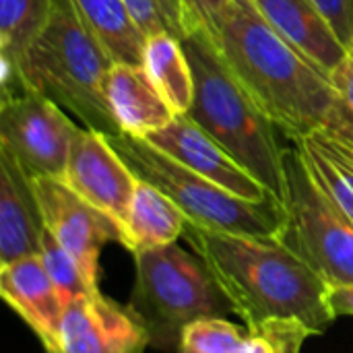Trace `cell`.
<instances>
[{
	"label": "cell",
	"instance_id": "12",
	"mask_svg": "<svg viewBox=\"0 0 353 353\" xmlns=\"http://www.w3.org/2000/svg\"><path fill=\"white\" fill-rule=\"evenodd\" d=\"M145 141L176 159L178 163L190 168L192 172L205 176L207 180L242 199L277 201L188 114L176 116L168 126L151 132Z\"/></svg>",
	"mask_w": 353,
	"mask_h": 353
},
{
	"label": "cell",
	"instance_id": "6",
	"mask_svg": "<svg viewBox=\"0 0 353 353\" xmlns=\"http://www.w3.org/2000/svg\"><path fill=\"white\" fill-rule=\"evenodd\" d=\"M108 139L130 172L172 199L188 223L228 234L281 238L288 215L279 201L242 199L178 163L145 139L128 134Z\"/></svg>",
	"mask_w": 353,
	"mask_h": 353
},
{
	"label": "cell",
	"instance_id": "16",
	"mask_svg": "<svg viewBox=\"0 0 353 353\" xmlns=\"http://www.w3.org/2000/svg\"><path fill=\"white\" fill-rule=\"evenodd\" d=\"M108 101L120 132L137 139H147L176 118L143 64L116 62L112 66Z\"/></svg>",
	"mask_w": 353,
	"mask_h": 353
},
{
	"label": "cell",
	"instance_id": "24",
	"mask_svg": "<svg viewBox=\"0 0 353 353\" xmlns=\"http://www.w3.org/2000/svg\"><path fill=\"white\" fill-rule=\"evenodd\" d=\"M39 259L52 279V283L56 285L60 298L64 300V304H68L70 300L97 292L99 288H93L83 271L79 269L77 261L54 240V236L46 230L43 240H41V248H39Z\"/></svg>",
	"mask_w": 353,
	"mask_h": 353
},
{
	"label": "cell",
	"instance_id": "4",
	"mask_svg": "<svg viewBox=\"0 0 353 353\" xmlns=\"http://www.w3.org/2000/svg\"><path fill=\"white\" fill-rule=\"evenodd\" d=\"M182 46L194 74L188 116L283 205L285 145L279 141V128L244 89L213 39L194 33L186 35Z\"/></svg>",
	"mask_w": 353,
	"mask_h": 353
},
{
	"label": "cell",
	"instance_id": "25",
	"mask_svg": "<svg viewBox=\"0 0 353 353\" xmlns=\"http://www.w3.org/2000/svg\"><path fill=\"white\" fill-rule=\"evenodd\" d=\"M134 23L145 37L155 33H172L184 39V21L180 0H124Z\"/></svg>",
	"mask_w": 353,
	"mask_h": 353
},
{
	"label": "cell",
	"instance_id": "3",
	"mask_svg": "<svg viewBox=\"0 0 353 353\" xmlns=\"http://www.w3.org/2000/svg\"><path fill=\"white\" fill-rule=\"evenodd\" d=\"M114 58L79 17L72 0H52L50 17L25 50L17 72L29 91L62 108L83 128L122 134L108 101Z\"/></svg>",
	"mask_w": 353,
	"mask_h": 353
},
{
	"label": "cell",
	"instance_id": "9",
	"mask_svg": "<svg viewBox=\"0 0 353 353\" xmlns=\"http://www.w3.org/2000/svg\"><path fill=\"white\" fill-rule=\"evenodd\" d=\"M33 190L46 230L77 261L85 279L99 288L101 250L108 242L122 244L120 225L81 199L60 178H37Z\"/></svg>",
	"mask_w": 353,
	"mask_h": 353
},
{
	"label": "cell",
	"instance_id": "14",
	"mask_svg": "<svg viewBox=\"0 0 353 353\" xmlns=\"http://www.w3.org/2000/svg\"><path fill=\"white\" fill-rule=\"evenodd\" d=\"M43 234L33 180L0 153V267L39 254Z\"/></svg>",
	"mask_w": 353,
	"mask_h": 353
},
{
	"label": "cell",
	"instance_id": "23",
	"mask_svg": "<svg viewBox=\"0 0 353 353\" xmlns=\"http://www.w3.org/2000/svg\"><path fill=\"white\" fill-rule=\"evenodd\" d=\"M248 337V331L225 316H207L184 329L180 347L194 353H242Z\"/></svg>",
	"mask_w": 353,
	"mask_h": 353
},
{
	"label": "cell",
	"instance_id": "21",
	"mask_svg": "<svg viewBox=\"0 0 353 353\" xmlns=\"http://www.w3.org/2000/svg\"><path fill=\"white\" fill-rule=\"evenodd\" d=\"M52 0H0V68L17 70L25 50L43 29Z\"/></svg>",
	"mask_w": 353,
	"mask_h": 353
},
{
	"label": "cell",
	"instance_id": "17",
	"mask_svg": "<svg viewBox=\"0 0 353 353\" xmlns=\"http://www.w3.org/2000/svg\"><path fill=\"white\" fill-rule=\"evenodd\" d=\"M186 215L153 184L137 178L124 221L122 246L130 252H145L176 244L186 230Z\"/></svg>",
	"mask_w": 353,
	"mask_h": 353
},
{
	"label": "cell",
	"instance_id": "8",
	"mask_svg": "<svg viewBox=\"0 0 353 353\" xmlns=\"http://www.w3.org/2000/svg\"><path fill=\"white\" fill-rule=\"evenodd\" d=\"M81 126L35 91L0 101V153L27 178H64L72 141Z\"/></svg>",
	"mask_w": 353,
	"mask_h": 353
},
{
	"label": "cell",
	"instance_id": "26",
	"mask_svg": "<svg viewBox=\"0 0 353 353\" xmlns=\"http://www.w3.org/2000/svg\"><path fill=\"white\" fill-rule=\"evenodd\" d=\"M230 2L232 0H180L186 35L201 33V35L213 39L217 46L221 23L225 19Z\"/></svg>",
	"mask_w": 353,
	"mask_h": 353
},
{
	"label": "cell",
	"instance_id": "7",
	"mask_svg": "<svg viewBox=\"0 0 353 353\" xmlns=\"http://www.w3.org/2000/svg\"><path fill=\"white\" fill-rule=\"evenodd\" d=\"M283 163L288 221L279 240L331 288L353 285V223L319 190L294 141L285 145Z\"/></svg>",
	"mask_w": 353,
	"mask_h": 353
},
{
	"label": "cell",
	"instance_id": "27",
	"mask_svg": "<svg viewBox=\"0 0 353 353\" xmlns=\"http://www.w3.org/2000/svg\"><path fill=\"white\" fill-rule=\"evenodd\" d=\"M314 4L347 46L353 39V0H314Z\"/></svg>",
	"mask_w": 353,
	"mask_h": 353
},
{
	"label": "cell",
	"instance_id": "19",
	"mask_svg": "<svg viewBox=\"0 0 353 353\" xmlns=\"http://www.w3.org/2000/svg\"><path fill=\"white\" fill-rule=\"evenodd\" d=\"M141 64L174 114L186 116L194 101V74L182 39L172 33L149 35Z\"/></svg>",
	"mask_w": 353,
	"mask_h": 353
},
{
	"label": "cell",
	"instance_id": "13",
	"mask_svg": "<svg viewBox=\"0 0 353 353\" xmlns=\"http://www.w3.org/2000/svg\"><path fill=\"white\" fill-rule=\"evenodd\" d=\"M0 296L31 329L46 352L60 353V329L66 304L39 254L0 267Z\"/></svg>",
	"mask_w": 353,
	"mask_h": 353
},
{
	"label": "cell",
	"instance_id": "1",
	"mask_svg": "<svg viewBox=\"0 0 353 353\" xmlns=\"http://www.w3.org/2000/svg\"><path fill=\"white\" fill-rule=\"evenodd\" d=\"M223 288L246 331L277 353H300L335 321L331 285L279 238L205 230L186 221L184 236Z\"/></svg>",
	"mask_w": 353,
	"mask_h": 353
},
{
	"label": "cell",
	"instance_id": "20",
	"mask_svg": "<svg viewBox=\"0 0 353 353\" xmlns=\"http://www.w3.org/2000/svg\"><path fill=\"white\" fill-rule=\"evenodd\" d=\"M72 4L114 62L141 64L147 37L134 23L124 0H72Z\"/></svg>",
	"mask_w": 353,
	"mask_h": 353
},
{
	"label": "cell",
	"instance_id": "22",
	"mask_svg": "<svg viewBox=\"0 0 353 353\" xmlns=\"http://www.w3.org/2000/svg\"><path fill=\"white\" fill-rule=\"evenodd\" d=\"M333 97L323 124V132L337 143L353 149V39L345 56L329 74Z\"/></svg>",
	"mask_w": 353,
	"mask_h": 353
},
{
	"label": "cell",
	"instance_id": "5",
	"mask_svg": "<svg viewBox=\"0 0 353 353\" xmlns=\"http://www.w3.org/2000/svg\"><path fill=\"white\" fill-rule=\"evenodd\" d=\"M128 308L157 352L176 353L188 325L234 312L209 265L178 244L137 252Z\"/></svg>",
	"mask_w": 353,
	"mask_h": 353
},
{
	"label": "cell",
	"instance_id": "11",
	"mask_svg": "<svg viewBox=\"0 0 353 353\" xmlns=\"http://www.w3.org/2000/svg\"><path fill=\"white\" fill-rule=\"evenodd\" d=\"M147 347L149 337L130 308L99 290L64 306L60 353H145Z\"/></svg>",
	"mask_w": 353,
	"mask_h": 353
},
{
	"label": "cell",
	"instance_id": "15",
	"mask_svg": "<svg viewBox=\"0 0 353 353\" xmlns=\"http://www.w3.org/2000/svg\"><path fill=\"white\" fill-rule=\"evenodd\" d=\"M271 27L325 74L341 62L347 46L314 0H254Z\"/></svg>",
	"mask_w": 353,
	"mask_h": 353
},
{
	"label": "cell",
	"instance_id": "2",
	"mask_svg": "<svg viewBox=\"0 0 353 353\" xmlns=\"http://www.w3.org/2000/svg\"><path fill=\"white\" fill-rule=\"evenodd\" d=\"M217 50L267 118L292 141L321 130L331 105L329 74L283 39L254 0H232Z\"/></svg>",
	"mask_w": 353,
	"mask_h": 353
},
{
	"label": "cell",
	"instance_id": "10",
	"mask_svg": "<svg viewBox=\"0 0 353 353\" xmlns=\"http://www.w3.org/2000/svg\"><path fill=\"white\" fill-rule=\"evenodd\" d=\"M81 199L114 219L120 230L137 176L101 132L79 128L62 178Z\"/></svg>",
	"mask_w": 353,
	"mask_h": 353
},
{
	"label": "cell",
	"instance_id": "28",
	"mask_svg": "<svg viewBox=\"0 0 353 353\" xmlns=\"http://www.w3.org/2000/svg\"><path fill=\"white\" fill-rule=\"evenodd\" d=\"M331 308L335 316H353V285L331 288Z\"/></svg>",
	"mask_w": 353,
	"mask_h": 353
},
{
	"label": "cell",
	"instance_id": "29",
	"mask_svg": "<svg viewBox=\"0 0 353 353\" xmlns=\"http://www.w3.org/2000/svg\"><path fill=\"white\" fill-rule=\"evenodd\" d=\"M176 353H194V352H188V350H184V347H180V350H178V352Z\"/></svg>",
	"mask_w": 353,
	"mask_h": 353
},
{
	"label": "cell",
	"instance_id": "18",
	"mask_svg": "<svg viewBox=\"0 0 353 353\" xmlns=\"http://www.w3.org/2000/svg\"><path fill=\"white\" fill-rule=\"evenodd\" d=\"M294 143L319 190L353 223V149L323 130Z\"/></svg>",
	"mask_w": 353,
	"mask_h": 353
}]
</instances>
